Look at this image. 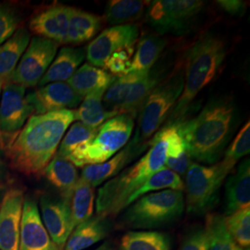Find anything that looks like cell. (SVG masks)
Wrapping results in <instances>:
<instances>
[{"label": "cell", "instance_id": "22", "mask_svg": "<svg viewBox=\"0 0 250 250\" xmlns=\"http://www.w3.org/2000/svg\"><path fill=\"white\" fill-rule=\"evenodd\" d=\"M109 229L107 218L98 215L74 228L64 250H83L103 240Z\"/></svg>", "mask_w": 250, "mask_h": 250}, {"label": "cell", "instance_id": "29", "mask_svg": "<svg viewBox=\"0 0 250 250\" xmlns=\"http://www.w3.org/2000/svg\"><path fill=\"white\" fill-rule=\"evenodd\" d=\"M148 72H129L124 76L115 78L103 97V105L106 110L113 114V116L120 115V109L130 90L136 83L145 78Z\"/></svg>", "mask_w": 250, "mask_h": 250}, {"label": "cell", "instance_id": "20", "mask_svg": "<svg viewBox=\"0 0 250 250\" xmlns=\"http://www.w3.org/2000/svg\"><path fill=\"white\" fill-rule=\"evenodd\" d=\"M115 78L107 71L85 63L67 81V83L76 94L83 98L97 91H106Z\"/></svg>", "mask_w": 250, "mask_h": 250}, {"label": "cell", "instance_id": "5", "mask_svg": "<svg viewBox=\"0 0 250 250\" xmlns=\"http://www.w3.org/2000/svg\"><path fill=\"white\" fill-rule=\"evenodd\" d=\"M134 127V119L128 114L108 119L99 126L96 136L90 142L75 149L67 160L77 167L104 163L125 147Z\"/></svg>", "mask_w": 250, "mask_h": 250}, {"label": "cell", "instance_id": "15", "mask_svg": "<svg viewBox=\"0 0 250 250\" xmlns=\"http://www.w3.org/2000/svg\"><path fill=\"white\" fill-rule=\"evenodd\" d=\"M147 146H149V142H140L134 135V138L125 146V148L118 152L108 161L101 164L85 166L82 171L81 178L87 182L93 188H96L108 179L115 177Z\"/></svg>", "mask_w": 250, "mask_h": 250}, {"label": "cell", "instance_id": "38", "mask_svg": "<svg viewBox=\"0 0 250 250\" xmlns=\"http://www.w3.org/2000/svg\"><path fill=\"white\" fill-rule=\"evenodd\" d=\"M250 121L240 129L239 133L234 137L230 146L225 150L224 161L235 166L237 161L250 154Z\"/></svg>", "mask_w": 250, "mask_h": 250}, {"label": "cell", "instance_id": "27", "mask_svg": "<svg viewBox=\"0 0 250 250\" xmlns=\"http://www.w3.org/2000/svg\"><path fill=\"white\" fill-rule=\"evenodd\" d=\"M94 188L87 182L79 178L70 197L65 198L70 208L73 230L79 224L87 221L93 215L95 203Z\"/></svg>", "mask_w": 250, "mask_h": 250}, {"label": "cell", "instance_id": "13", "mask_svg": "<svg viewBox=\"0 0 250 250\" xmlns=\"http://www.w3.org/2000/svg\"><path fill=\"white\" fill-rule=\"evenodd\" d=\"M23 203L21 190L5 192L0 203V250H19Z\"/></svg>", "mask_w": 250, "mask_h": 250}, {"label": "cell", "instance_id": "17", "mask_svg": "<svg viewBox=\"0 0 250 250\" xmlns=\"http://www.w3.org/2000/svg\"><path fill=\"white\" fill-rule=\"evenodd\" d=\"M42 222L54 243L62 250L73 228L67 199L43 196L40 199Z\"/></svg>", "mask_w": 250, "mask_h": 250}, {"label": "cell", "instance_id": "10", "mask_svg": "<svg viewBox=\"0 0 250 250\" xmlns=\"http://www.w3.org/2000/svg\"><path fill=\"white\" fill-rule=\"evenodd\" d=\"M59 44L44 37H34L12 73L8 83L23 87L36 86L53 62Z\"/></svg>", "mask_w": 250, "mask_h": 250}, {"label": "cell", "instance_id": "46", "mask_svg": "<svg viewBox=\"0 0 250 250\" xmlns=\"http://www.w3.org/2000/svg\"><path fill=\"white\" fill-rule=\"evenodd\" d=\"M240 250H250V249H240Z\"/></svg>", "mask_w": 250, "mask_h": 250}, {"label": "cell", "instance_id": "4", "mask_svg": "<svg viewBox=\"0 0 250 250\" xmlns=\"http://www.w3.org/2000/svg\"><path fill=\"white\" fill-rule=\"evenodd\" d=\"M226 52L224 39L209 32L200 36L189 47L186 54L184 89L168 117L166 127L175 126L187 119L199 93L214 79Z\"/></svg>", "mask_w": 250, "mask_h": 250}, {"label": "cell", "instance_id": "32", "mask_svg": "<svg viewBox=\"0 0 250 250\" xmlns=\"http://www.w3.org/2000/svg\"><path fill=\"white\" fill-rule=\"evenodd\" d=\"M120 250H170V239L163 232L132 231L123 236Z\"/></svg>", "mask_w": 250, "mask_h": 250}, {"label": "cell", "instance_id": "31", "mask_svg": "<svg viewBox=\"0 0 250 250\" xmlns=\"http://www.w3.org/2000/svg\"><path fill=\"white\" fill-rule=\"evenodd\" d=\"M150 1L142 0H111L105 9V19L109 24H129L142 17Z\"/></svg>", "mask_w": 250, "mask_h": 250}, {"label": "cell", "instance_id": "41", "mask_svg": "<svg viewBox=\"0 0 250 250\" xmlns=\"http://www.w3.org/2000/svg\"><path fill=\"white\" fill-rule=\"evenodd\" d=\"M180 250H207L205 229H198L188 234L183 242Z\"/></svg>", "mask_w": 250, "mask_h": 250}, {"label": "cell", "instance_id": "24", "mask_svg": "<svg viewBox=\"0 0 250 250\" xmlns=\"http://www.w3.org/2000/svg\"><path fill=\"white\" fill-rule=\"evenodd\" d=\"M166 70L167 68H152L145 78L136 83L130 90L121 107L120 114H128L134 119L137 116L146 99H147L152 91L159 85V83L165 79L167 72Z\"/></svg>", "mask_w": 250, "mask_h": 250}, {"label": "cell", "instance_id": "16", "mask_svg": "<svg viewBox=\"0 0 250 250\" xmlns=\"http://www.w3.org/2000/svg\"><path fill=\"white\" fill-rule=\"evenodd\" d=\"M19 250H62L48 234L38 207L32 199L23 203Z\"/></svg>", "mask_w": 250, "mask_h": 250}, {"label": "cell", "instance_id": "28", "mask_svg": "<svg viewBox=\"0 0 250 250\" xmlns=\"http://www.w3.org/2000/svg\"><path fill=\"white\" fill-rule=\"evenodd\" d=\"M166 46V40L155 35L141 38L133 56L129 72H149Z\"/></svg>", "mask_w": 250, "mask_h": 250}, {"label": "cell", "instance_id": "35", "mask_svg": "<svg viewBox=\"0 0 250 250\" xmlns=\"http://www.w3.org/2000/svg\"><path fill=\"white\" fill-rule=\"evenodd\" d=\"M169 128L170 132L165 166L178 175H185L192 163L191 157L175 126H169Z\"/></svg>", "mask_w": 250, "mask_h": 250}, {"label": "cell", "instance_id": "43", "mask_svg": "<svg viewBox=\"0 0 250 250\" xmlns=\"http://www.w3.org/2000/svg\"><path fill=\"white\" fill-rule=\"evenodd\" d=\"M96 250H112L109 243H104L102 246H100L99 249H97Z\"/></svg>", "mask_w": 250, "mask_h": 250}, {"label": "cell", "instance_id": "30", "mask_svg": "<svg viewBox=\"0 0 250 250\" xmlns=\"http://www.w3.org/2000/svg\"><path fill=\"white\" fill-rule=\"evenodd\" d=\"M106 91H97L84 97L80 107L74 110L75 120L90 128L97 129L113 114L106 110L103 105V97Z\"/></svg>", "mask_w": 250, "mask_h": 250}, {"label": "cell", "instance_id": "7", "mask_svg": "<svg viewBox=\"0 0 250 250\" xmlns=\"http://www.w3.org/2000/svg\"><path fill=\"white\" fill-rule=\"evenodd\" d=\"M234 165L223 160L212 166L192 162L187 171V209L191 214L208 212L219 201L224 180Z\"/></svg>", "mask_w": 250, "mask_h": 250}, {"label": "cell", "instance_id": "2", "mask_svg": "<svg viewBox=\"0 0 250 250\" xmlns=\"http://www.w3.org/2000/svg\"><path fill=\"white\" fill-rule=\"evenodd\" d=\"M74 120L72 109L31 117L23 129L5 146L11 166L26 175L43 173Z\"/></svg>", "mask_w": 250, "mask_h": 250}, {"label": "cell", "instance_id": "3", "mask_svg": "<svg viewBox=\"0 0 250 250\" xmlns=\"http://www.w3.org/2000/svg\"><path fill=\"white\" fill-rule=\"evenodd\" d=\"M169 127H164L149 141L150 148L134 165L122 170L118 175L99 188L96 201L98 215L112 217L127 208L129 197L146 180L165 166L169 140Z\"/></svg>", "mask_w": 250, "mask_h": 250}, {"label": "cell", "instance_id": "21", "mask_svg": "<svg viewBox=\"0 0 250 250\" xmlns=\"http://www.w3.org/2000/svg\"><path fill=\"white\" fill-rule=\"evenodd\" d=\"M84 58L85 51L83 48L63 47L38 84L44 86L48 83L69 80L78 70Z\"/></svg>", "mask_w": 250, "mask_h": 250}, {"label": "cell", "instance_id": "39", "mask_svg": "<svg viewBox=\"0 0 250 250\" xmlns=\"http://www.w3.org/2000/svg\"><path fill=\"white\" fill-rule=\"evenodd\" d=\"M134 46L128 47L112 54L104 63L103 68L113 76H124L129 73L134 55Z\"/></svg>", "mask_w": 250, "mask_h": 250}, {"label": "cell", "instance_id": "42", "mask_svg": "<svg viewBox=\"0 0 250 250\" xmlns=\"http://www.w3.org/2000/svg\"><path fill=\"white\" fill-rule=\"evenodd\" d=\"M217 4L232 16L240 17L246 11V3L239 0H219Z\"/></svg>", "mask_w": 250, "mask_h": 250}, {"label": "cell", "instance_id": "37", "mask_svg": "<svg viewBox=\"0 0 250 250\" xmlns=\"http://www.w3.org/2000/svg\"><path fill=\"white\" fill-rule=\"evenodd\" d=\"M98 129L99 128H90L80 122L75 123L63 137L58 154L67 159L72 152L80 147L81 146L90 142L96 136Z\"/></svg>", "mask_w": 250, "mask_h": 250}, {"label": "cell", "instance_id": "23", "mask_svg": "<svg viewBox=\"0 0 250 250\" xmlns=\"http://www.w3.org/2000/svg\"><path fill=\"white\" fill-rule=\"evenodd\" d=\"M29 43V32L24 28H20L0 45V80L3 83H9Z\"/></svg>", "mask_w": 250, "mask_h": 250}, {"label": "cell", "instance_id": "40", "mask_svg": "<svg viewBox=\"0 0 250 250\" xmlns=\"http://www.w3.org/2000/svg\"><path fill=\"white\" fill-rule=\"evenodd\" d=\"M18 24L19 19L15 13L0 4V45L16 32Z\"/></svg>", "mask_w": 250, "mask_h": 250}, {"label": "cell", "instance_id": "25", "mask_svg": "<svg viewBox=\"0 0 250 250\" xmlns=\"http://www.w3.org/2000/svg\"><path fill=\"white\" fill-rule=\"evenodd\" d=\"M103 26V19L96 14L72 8L66 44L80 45L91 40Z\"/></svg>", "mask_w": 250, "mask_h": 250}, {"label": "cell", "instance_id": "19", "mask_svg": "<svg viewBox=\"0 0 250 250\" xmlns=\"http://www.w3.org/2000/svg\"><path fill=\"white\" fill-rule=\"evenodd\" d=\"M225 215H231L250 207V161L245 159L239 164L235 172L230 175L225 185Z\"/></svg>", "mask_w": 250, "mask_h": 250}, {"label": "cell", "instance_id": "34", "mask_svg": "<svg viewBox=\"0 0 250 250\" xmlns=\"http://www.w3.org/2000/svg\"><path fill=\"white\" fill-rule=\"evenodd\" d=\"M205 232L207 250H240L228 232L223 215H208Z\"/></svg>", "mask_w": 250, "mask_h": 250}, {"label": "cell", "instance_id": "36", "mask_svg": "<svg viewBox=\"0 0 250 250\" xmlns=\"http://www.w3.org/2000/svg\"><path fill=\"white\" fill-rule=\"evenodd\" d=\"M225 226L240 249H250V207L224 217Z\"/></svg>", "mask_w": 250, "mask_h": 250}, {"label": "cell", "instance_id": "18", "mask_svg": "<svg viewBox=\"0 0 250 250\" xmlns=\"http://www.w3.org/2000/svg\"><path fill=\"white\" fill-rule=\"evenodd\" d=\"M72 7L56 5L41 11L32 19L29 28L38 36L52 40L57 44H66Z\"/></svg>", "mask_w": 250, "mask_h": 250}, {"label": "cell", "instance_id": "8", "mask_svg": "<svg viewBox=\"0 0 250 250\" xmlns=\"http://www.w3.org/2000/svg\"><path fill=\"white\" fill-rule=\"evenodd\" d=\"M184 89V71L177 69L152 91L139 111L135 136L140 142L152 137L169 117Z\"/></svg>", "mask_w": 250, "mask_h": 250}, {"label": "cell", "instance_id": "33", "mask_svg": "<svg viewBox=\"0 0 250 250\" xmlns=\"http://www.w3.org/2000/svg\"><path fill=\"white\" fill-rule=\"evenodd\" d=\"M176 190L182 191L185 189V184L182 178L174 171L169 170L166 167L158 170L152 174L141 188L129 197L127 201V207L133 204L138 198L147 195L153 191H162V190Z\"/></svg>", "mask_w": 250, "mask_h": 250}, {"label": "cell", "instance_id": "9", "mask_svg": "<svg viewBox=\"0 0 250 250\" xmlns=\"http://www.w3.org/2000/svg\"><path fill=\"white\" fill-rule=\"evenodd\" d=\"M204 7L199 0H154L146 9V21L161 35L182 36L195 26Z\"/></svg>", "mask_w": 250, "mask_h": 250}, {"label": "cell", "instance_id": "1", "mask_svg": "<svg viewBox=\"0 0 250 250\" xmlns=\"http://www.w3.org/2000/svg\"><path fill=\"white\" fill-rule=\"evenodd\" d=\"M239 109L231 95L215 96L197 116L175 125L191 159L207 164L219 161L239 125Z\"/></svg>", "mask_w": 250, "mask_h": 250}, {"label": "cell", "instance_id": "12", "mask_svg": "<svg viewBox=\"0 0 250 250\" xmlns=\"http://www.w3.org/2000/svg\"><path fill=\"white\" fill-rule=\"evenodd\" d=\"M25 92V87L16 83H6L4 86L0 101V136L15 135L34 113Z\"/></svg>", "mask_w": 250, "mask_h": 250}, {"label": "cell", "instance_id": "44", "mask_svg": "<svg viewBox=\"0 0 250 250\" xmlns=\"http://www.w3.org/2000/svg\"><path fill=\"white\" fill-rule=\"evenodd\" d=\"M5 192H6L5 188H3V187H0V203H1V201H2V198H3V196H4Z\"/></svg>", "mask_w": 250, "mask_h": 250}, {"label": "cell", "instance_id": "6", "mask_svg": "<svg viewBox=\"0 0 250 250\" xmlns=\"http://www.w3.org/2000/svg\"><path fill=\"white\" fill-rule=\"evenodd\" d=\"M182 191L162 190L134 201L123 216L127 226L134 229H155L177 220L185 209Z\"/></svg>", "mask_w": 250, "mask_h": 250}, {"label": "cell", "instance_id": "26", "mask_svg": "<svg viewBox=\"0 0 250 250\" xmlns=\"http://www.w3.org/2000/svg\"><path fill=\"white\" fill-rule=\"evenodd\" d=\"M45 178L61 191L63 198H68L74 187L76 186L79 176L76 167L71 161L60 156L55 155L44 170Z\"/></svg>", "mask_w": 250, "mask_h": 250}, {"label": "cell", "instance_id": "14", "mask_svg": "<svg viewBox=\"0 0 250 250\" xmlns=\"http://www.w3.org/2000/svg\"><path fill=\"white\" fill-rule=\"evenodd\" d=\"M27 101L36 115L76 107L83 98L64 82L52 83L26 95Z\"/></svg>", "mask_w": 250, "mask_h": 250}, {"label": "cell", "instance_id": "45", "mask_svg": "<svg viewBox=\"0 0 250 250\" xmlns=\"http://www.w3.org/2000/svg\"><path fill=\"white\" fill-rule=\"evenodd\" d=\"M2 84H3V82L0 80V92H1V88H2ZM1 94V93H0Z\"/></svg>", "mask_w": 250, "mask_h": 250}, {"label": "cell", "instance_id": "11", "mask_svg": "<svg viewBox=\"0 0 250 250\" xmlns=\"http://www.w3.org/2000/svg\"><path fill=\"white\" fill-rule=\"evenodd\" d=\"M139 36V28L134 23L109 27L87 45L85 56L90 65L103 68L112 54L134 46Z\"/></svg>", "mask_w": 250, "mask_h": 250}]
</instances>
